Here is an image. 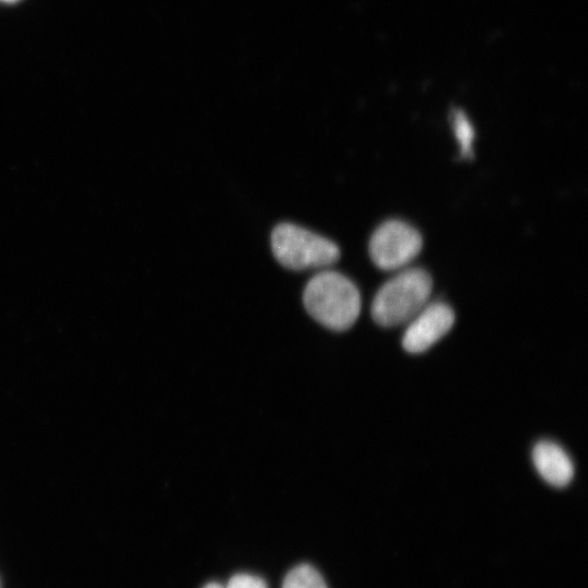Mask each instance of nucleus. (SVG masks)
<instances>
[{"instance_id": "obj_1", "label": "nucleus", "mask_w": 588, "mask_h": 588, "mask_svg": "<svg viewBox=\"0 0 588 588\" xmlns=\"http://www.w3.org/2000/svg\"><path fill=\"white\" fill-rule=\"evenodd\" d=\"M307 313L332 331H345L357 320L362 298L357 286L344 274L323 270L307 282L303 292Z\"/></svg>"}, {"instance_id": "obj_2", "label": "nucleus", "mask_w": 588, "mask_h": 588, "mask_svg": "<svg viewBox=\"0 0 588 588\" xmlns=\"http://www.w3.org/2000/svg\"><path fill=\"white\" fill-rule=\"evenodd\" d=\"M432 280L426 270L409 267L399 270L376 293L372 319L387 328L407 323L430 302Z\"/></svg>"}, {"instance_id": "obj_3", "label": "nucleus", "mask_w": 588, "mask_h": 588, "mask_svg": "<svg viewBox=\"0 0 588 588\" xmlns=\"http://www.w3.org/2000/svg\"><path fill=\"white\" fill-rule=\"evenodd\" d=\"M270 243L274 258L290 270L323 268L340 258V248L334 242L293 223L274 226Z\"/></svg>"}, {"instance_id": "obj_4", "label": "nucleus", "mask_w": 588, "mask_h": 588, "mask_svg": "<svg viewBox=\"0 0 588 588\" xmlns=\"http://www.w3.org/2000/svg\"><path fill=\"white\" fill-rule=\"evenodd\" d=\"M422 238L411 224L401 220H389L380 224L369 241L372 262L385 271L406 268L420 253Z\"/></svg>"}, {"instance_id": "obj_5", "label": "nucleus", "mask_w": 588, "mask_h": 588, "mask_svg": "<svg viewBox=\"0 0 588 588\" xmlns=\"http://www.w3.org/2000/svg\"><path fill=\"white\" fill-rule=\"evenodd\" d=\"M454 321V311L446 303L429 302L406 323L403 348L412 354L427 351L452 329Z\"/></svg>"}, {"instance_id": "obj_6", "label": "nucleus", "mask_w": 588, "mask_h": 588, "mask_svg": "<svg viewBox=\"0 0 588 588\" xmlns=\"http://www.w3.org/2000/svg\"><path fill=\"white\" fill-rule=\"evenodd\" d=\"M531 456L536 470L550 486L563 488L572 481L573 462L558 443L542 440L534 446Z\"/></svg>"}, {"instance_id": "obj_7", "label": "nucleus", "mask_w": 588, "mask_h": 588, "mask_svg": "<svg viewBox=\"0 0 588 588\" xmlns=\"http://www.w3.org/2000/svg\"><path fill=\"white\" fill-rule=\"evenodd\" d=\"M451 124L458 144L460 157L470 159L474 155L473 145L476 137L470 120L464 111L454 109L451 114Z\"/></svg>"}, {"instance_id": "obj_8", "label": "nucleus", "mask_w": 588, "mask_h": 588, "mask_svg": "<svg viewBox=\"0 0 588 588\" xmlns=\"http://www.w3.org/2000/svg\"><path fill=\"white\" fill-rule=\"evenodd\" d=\"M282 588H328V586L314 566L302 563L286 573Z\"/></svg>"}, {"instance_id": "obj_9", "label": "nucleus", "mask_w": 588, "mask_h": 588, "mask_svg": "<svg viewBox=\"0 0 588 588\" xmlns=\"http://www.w3.org/2000/svg\"><path fill=\"white\" fill-rule=\"evenodd\" d=\"M224 588H268L264 578L248 574L238 573L233 575Z\"/></svg>"}, {"instance_id": "obj_10", "label": "nucleus", "mask_w": 588, "mask_h": 588, "mask_svg": "<svg viewBox=\"0 0 588 588\" xmlns=\"http://www.w3.org/2000/svg\"><path fill=\"white\" fill-rule=\"evenodd\" d=\"M203 588H224V586L217 581H210L207 585H205Z\"/></svg>"}]
</instances>
